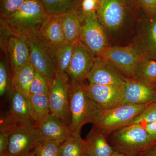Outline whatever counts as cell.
Here are the masks:
<instances>
[{"label":"cell","mask_w":156,"mask_h":156,"mask_svg":"<svg viewBox=\"0 0 156 156\" xmlns=\"http://www.w3.org/2000/svg\"><path fill=\"white\" fill-rule=\"evenodd\" d=\"M69 105V127L73 133H81L83 126L93 124L102 111L88 95L83 82L71 83Z\"/></svg>","instance_id":"3"},{"label":"cell","mask_w":156,"mask_h":156,"mask_svg":"<svg viewBox=\"0 0 156 156\" xmlns=\"http://www.w3.org/2000/svg\"><path fill=\"white\" fill-rule=\"evenodd\" d=\"M128 79L111 63L96 56L87 79L89 84L122 86Z\"/></svg>","instance_id":"13"},{"label":"cell","mask_w":156,"mask_h":156,"mask_svg":"<svg viewBox=\"0 0 156 156\" xmlns=\"http://www.w3.org/2000/svg\"><path fill=\"white\" fill-rule=\"evenodd\" d=\"M26 156H36L34 153V151L33 152L31 153H30V154H29L27 155Z\"/></svg>","instance_id":"39"},{"label":"cell","mask_w":156,"mask_h":156,"mask_svg":"<svg viewBox=\"0 0 156 156\" xmlns=\"http://www.w3.org/2000/svg\"><path fill=\"white\" fill-rule=\"evenodd\" d=\"M27 0H0L1 18L14 14Z\"/></svg>","instance_id":"31"},{"label":"cell","mask_w":156,"mask_h":156,"mask_svg":"<svg viewBox=\"0 0 156 156\" xmlns=\"http://www.w3.org/2000/svg\"></svg>","instance_id":"42"},{"label":"cell","mask_w":156,"mask_h":156,"mask_svg":"<svg viewBox=\"0 0 156 156\" xmlns=\"http://www.w3.org/2000/svg\"><path fill=\"white\" fill-rule=\"evenodd\" d=\"M108 135L93 126L85 140L88 156H111L115 151L109 142Z\"/></svg>","instance_id":"19"},{"label":"cell","mask_w":156,"mask_h":156,"mask_svg":"<svg viewBox=\"0 0 156 156\" xmlns=\"http://www.w3.org/2000/svg\"><path fill=\"white\" fill-rule=\"evenodd\" d=\"M155 101L156 92L152 87L128 78L122 105H144Z\"/></svg>","instance_id":"18"},{"label":"cell","mask_w":156,"mask_h":156,"mask_svg":"<svg viewBox=\"0 0 156 156\" xmlns=\"http://www.w3.org/2000/svg\"><path fill=\"white\" fill-rule=\"evenodd\" d=\"M96 57L81 41L76 43L72 58L66 71L71 83H82L87 79Z\"/></svg>","instance_id":"11"},{"label":"cell","mask_w":156,"mask_h":156,"mask_svg":"<svg viewBox=\"0 0 156 156\" xmlns=\"http://www.w3.org/2000/svg\"><path fill=\"white\" fill-rule=\"evenodd\" d=\"M97 11L98 19L105 28L117 30L122 25L127 14V0H100Z\"/></svg>","instance_id":"14"},{"label":"cell","mask_w":156,"mask_h":156,"mask_svg":"<svg viewBox=\"0 0 156 156\" xmlns=\"http://www.w3.org/2000/svg\"><path fill=\"white\" fill-rule=\"evenodd\" d=\"M100 5V0H83L81 6L82 14L86 15L97 12Z\"/></svg>","instance_id":"33"},{"label":"cell","mask_w":156,"mask_h":156,"mask_svg":"<svg viewBox=\"0 0 156 156\" xmlns=\"http://www.w3.org/2000/svg\"><path fill=\"white\" fill-rule=\"evenodd\" d=\"M126 156L124 154L121 153L119 152L115 151L114 153L113 154L112 156Z\"/></svg>","instance_id":"38"},{"label":"cell","mask_w":156,"mask_h":156,"mask_svg":"<svg viewBox=\"0 0 156 156\" xmlns=\"http://www.w3.org/2000/svg\"><path fill=\"white\" fill-rule=\"evenodd\" d=\"M109 136V142L115 151L126 156L144 154L156 145V140L140 124L125 126Z\"/></svg>","instance_id":"2"},{"label":"cell","mask_w":156,"mask_h":156,"mask_svg":"<svg viewBox=\"0 0 156 156\" xmlns=\"http://www.w3.org/2000/svg\"><path fill=\"white\" fill-rule=\"evenodd\" d=\"M48 17L41 0H27L14 14L1 18V30L28 37L36 36Z\"/></svg>","instance_id":"1"},{"label":"cell","mask_w":156,"mask_h":156,"mask_svg":"<svg viewBox=\"0 0 156 156\" xmlns=\"http://www.w3.org/2000/svg\"><path fill=\"white\" fill-rule=\"evenodd\" d=\"M140 4L150 16H156V0H138Z\"/></svg>","instance_id":"35"},{"label":"cell","mask_w":156,"mask_h":156,"mask_svg":"<svg viewBox=\"0 0 156 156\" xmlns=\"http://www.w3.org/2000/svg\"><path fill=\"white\" fill-rule=\"evenodd\" d=\"M149 104L121 105L115 108L102 111L93 123V126L100 128L109 136L118 129L129 125Z\"/></svg>","instance_id":"6"},{"label":"cell","mask_w":156,"mask_h":156,"mask_svg":"<svg viewBox=\"0 0 156 156\" xmlns=\"http://www.w3.org/2000/svg\"><path fill=\"white\" fill-rule=\"evenodd\" d=\"M99 57L111 63L128 78L132 77L140 62L144 59L132 44L124 47L108 46Z\"/></svg>","instance_id":"7"},{"label":"cell","mask_w":156,"mask_h":156,"mask_svg":"<svg viewBox=\"0 0 156 156\" xmlns=\"http://www.w3.org/2000/svg\"><path fill=\"white\" fill-rule=\"evenodd\" d=\"M126 85V84H125ZM122 86L85 84L88 95L102 111L122 105L125 94Z\"/></svg>","instance_id":"12"},{"label":"cell","mask_w":156,"mask_h":156,"mask_svg":"<svg viewBox=\"0 0 156 156\" xmlns=\"http://www.w3.org/2000/svg\"><path fill=\"white\" fill-rule=\"evenodd\" d=\"M60 156H87L85 140L81 133H73L69 138L62 143L59 146Z\"/></svg>","instance_id":"25"},{"label":"cell","mask_w":156,"mask_h":156,"mask_svg":"<svg viewBox=\"0 0 156 156\" xmlns=\"http://www.w3.org/2000/svg\"><path fill=\"white\" fill-rule=\"evenodd\" d=\"M60 144L61 143L52 140L42 141L35 150V154L36 156H60Z\"/></svg>","instance_id":"28"},{"label":"cell","mask_w":156,"mask_h":156,"mask_svg":"<svg viewBox=\"0 0 156 156\" xmlns=\"http://www.w3.org/2000/svg\"><path fill=\"white\" fill-rule=\"evenodd\" d=\"M29 98L32 118L34 122L36 124L50 113L48 95H30Z\"/></svg>","instance_id":"27"},{"label":"cell","mask_w":156,"mask_h":156,"mask_svg":"<svg viewBox=\"0 0 156 156\" xmlns=\"http://www.w3.org/2000/svg\"><path fill=\"white\" fill-rule=\"evenodd\" d=\"M153 89H154V90L155 92H156V84L155 85H154V86H153L152 87Z\"/></svg>","instance_id":"40"},{"label":"cell","mask_w":156,"mask_h":156,"mask_svg":"<svg viewBox=\"0 0 156 156\" xmlns=\"http://www.w3.org/2000/svg\"><path fill=\"white\" fill-rule=\"evenodd\" d=\"M10 131L8 128H1L0 131V156H5L8 149Z\"/></svg>","instance_id":"34"},{"label":"cell","mask_w":156,"mask_h":156,"mask_svg":"<svg viewBox=\"0 0 156 156\" xmlns=\"http://www.w3.org/2000/svg\"><path fill=\"white\" fill-rule=\"evenodd\" d=\"M136 81L152 87L156 84V60L143 59L136 68L132 77Z\"/></svg>","instance_id":"24"},{"label":"cell","mask_w":156,"mask_h":156,"mask_svg":"<svg viewBox=\"0 0 156 156\" xmlns=\"http://www.w3.org/2000/svg\"><path fill=\"white\" fill-rule=\"evenodd\" d=\"M71 86L70 80L66 73L56 72L50 84L48 93L50 114L69 126V93Z\"/></svg>","instance_id":"5"},{"label":"cell","mask_w":156,"mask_h":156,"mask_svg":"<svg viewBox=\"0 0 156 156\" xmlns=\"http://www.w3.org/2000/svg\"><path fill=\"white\" fill-rule=\"evenodd\" d=\"M154 121H156V101L149 104L129 125L144 124Z\"/></svg>","instance_id":"32"},{"label":"cell","mask_w":156,"mask_h":156,"mask_svg":"<svg viewBox=\"0 0 156 156\" xmlns=\"http://www.w3.org/2000/svg\"><path fill=\"white\" fill-rule=\"evenodd\" d=\"M37 36L52 50L63 44L64 38L60 17L49 16Z\"/></svg>","instance_id":"20"},{"label":"cell","mask_w":156,"mask_h":156,"mask_svg":"<svg viewBox=\"0 0 156 156\" xmlns=\"http://www.w3.org/2000/svg\"><path fill=\"white\" fill-rule=\"evenodd\" d=\"M1 127L10 131L9 146L4 156L27 155L33 152L42 141L35 123L2 122Z\"/></svg>","instance_id":"4"},{"label":"cell","mask_w":156,"mask_h":156,"mask_svg":"<svg viewBox=\"0 0 156 156\" xmlns=\"http://www.w3.org/2000/svg\"><path fill=\"white\" fill-rule=\"evenodd\" d=\"M30 88V95H48L50 84L48 80L36 70Z\"/></svg>","instance_id":"29"},{"label":"cell","mask_w":156,"mask_h":156,"mask_svg":"<svg viewBox=\"0 0 156 156\" xmlns=\"http://www.w3.org/2000/svg\"><path fill=\"white\" fill-rule=\"evenodd\" d=\"M12 87L11 78L5 62L1 59L0 62V95L1 97L11 92Z\"/></svg>","instance_id":"30"},{"label":"cell","mask_w":156,"mask_h":156,"mask_svg":"<svg viewBox=\"0 0 156 156\" xmlns=\"http://www.w3.org/2000/svg\"><path fill=\"white\" fill-rule=\"evenodd\" d=\"M75 44L64 42L53 49L56 72L61 74L66 73L72 58Z\"/></svg>","instance_id":"26"},{"label":"cell","mask_w":156,"mask_h":156,"mask_svg":"<svg viewBox=\"0 0 156 156\" xmlns=\"http://www.w3.org/2000/svg\"><path fill=\"white\" fill-rule=\"evenodd\" d=\"M83 0H41L49 16L60 17L79 11Z\"/></svg>","instance_id":"23"},{"label":"cell","mask_w":156,"mask_h":156,"mask_svg":"<svg viewBox=\"0 0 156 156\" xmlns=\"http://www.w3.org/2000/svg\"><path fill=\"white\" fill-rule=\"evenodd\" d=\"M60 17L65 42L75 44L80 41L81 22L79 11Z\"/></svg>","instance_id":"22"},{"label":"cell","mask_w":156,"mask_h":156,"mask_svg":"<svg viewBox=\"0 0 156 156\" xmlns=\"http://www.w3.org/2000/svg\"><path fill=\"white\" fill-rule=\"evenodd\" d=\"M143 23L132 44L145 59L156 60V16H150Z\"/></svg>","instance_id":"17"},{"label":"cell","mask_w":156,"mask_h":156,"mask_svg":"<svg viewBox=\"0 0 156 156\" xmlns=\"http://www.w3.org/2000/svg\"><path fill=\"white\" fill-rule=\"evenodd\" d=\"M144 156H156V145L147 151Z\"/></svg>","instance_id":"37"},{"label":"cell","mask_w":156,"mask_h":156,"mask_svg":"<svg viewBox=\"0 0 156 156\" xmlns=\"http://www.w3.org/2000/svg\"><path fill=\"white\" fill-rule=\"evenodd\" d=\"M80 17V41L95 56H99L108 46L105 28L99 21L96 12L86 15L81 14Z\"/></svg>","instance_id":"8"},{"label":"cell","mask_w":156,"mask_h":156,"mask_svg":"<svg viewBox=\"0 0 156 156\" xmlns=\"http://www.w3.org/2000/svg\"><path fill=\"white\" fill-rule=\"evenodd\" d=\"M148 134L156 140V121L140 124Z\"/></svg>","instance_id":"36"},{"label":"cell","mask_w":156,"mask_h":156,"mask_svg":"<svg viewBox=\"0 0 156 156\" xmlns=\"http://www.w3.org/2000/svg\"><path fill=\"white\" fill-rule=\"evenodd\" d=\"M36 128L41 141L52 140L62 143L73 133L69 126L50 113L36 124Z\"/></svg>","instance_id":"15"},{"label":"cell","mask_w":156,"mask_h":156,"mask_svg":"<svg viewBox=\"0 0 156 156\" xmlns=\"http://www.w3.org/2000/svg\"><path fill=\"white\" fill-rule=\"evenodd\" d=\"M9 94L10 109L2 120L9 122L35 123L32 118L29 96L18 92L13 87Z\"/></svg>","instance_id":"16"},{"label":"cell","mask_w":156,"mask_h":156,"mask_svg":"<svg viewBox=\"0 0 156 156\" xmlns=\"http://www.w3.org/2000/svg\"><path fill=\"white\" fill-rule=\"evenodd\" d=\"M28 43L31 64L47 79L50 86L56 72L52 48L42 42L37 35L28 37Z\"/></svg>","instance_id":"9"},{"label":"cell","mask_w":156,"mask_h":156,"mask_svg":"<svg viewBox=\"0 0 156 156\" xmlns=\"http://www.w3.org/2000/svg\"><path fill=\"white\" fill-rule=\"evenodd\" d=\"M1 43L9 58L12 73L30 62L28 37L1 30Z\"/></svg>","instance_id":"10"},{"label":"cell","mask_w":156,"mask_h":156,"mask_svg":"<svg viewBox=\"0 0 156 156\" xmlns=\"http://www.w3.org/2000/svg\"><path fill=\"white\" fill-rule=\"evenodd\" d=\"M35 70L30 62L12 73V87L27 96L30 95V88L35 76Z\"/></svg>","instance_id":"21"},{"label":"cell","mask_w":156,"mask_h":156,"mask_svg":"<svg viewBox=\"0 0 156 156\" xmlns=\"http://www.w3.org/2000/svg\"><path fill=\"white\" fill-rule=\"evenodd\" d=\"M136 156H144V155H140Z\"/></svg>","instance_id":"41"}]
</instances>
